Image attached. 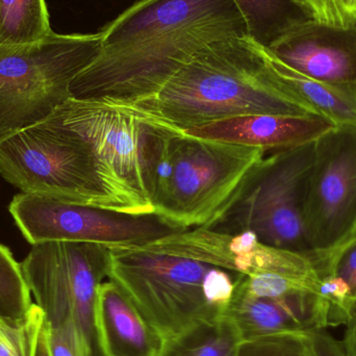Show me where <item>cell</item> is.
<instances>
[{
    "label": "cell",
    "instance_id": "obj_1",
    "mask_svg": "<svg viewBox=\"0 0 356 356\" xmlns=\"http://www.w3.org/2000/svg\"><path fill=\"white\" fill-rule=\"evenodd\" d=\"M100 33L99 56L69 88L75 99L135 104L209 44L248 37L234 0H140Z\"/></svg>",
    "mask_w": 356,
    "mask_h": 356
},
{
    "label": "cell",
    "instance_id": "obj_2",
    "mask_svg": "<svg viewBox=\"0 0 356 356\" xmlns=\"http://www.w3.org/2000/svg\"><path fill=\"white\" fill-rule=\"evenodd\" d=\"M118 106L179 131L244 115H316L286 92L265 47L248 37L209 44L158 93Z\"/></svg>",
    "mask_w": 356,
    "mask_h": 356
},
{
    "label": "cell",
    "instance_id": "obj_3",
    "mask_svg": "<svg viewBox=\"0 0 356 356\" xmlns=\"http://www.w3.org/2000/svg\"><path fill=\"white\" fill-rule=\"evenodd\" d=\"M243 275L145 246L108 247V280L164 340L223 317Z\"/></svg>",
    "mask_w": 356,
    "mask_h": 356
},
{
    "label": "cell",
    "instance_id": "obj_4",
    "mask_svg": "<svg viewBox=\"0 0 356 356\" xmlns=\"http://www.w3.org/2000/svg\"><path fill=\"white\" fill-rule=\"evenodd\" d=\"M0 175L22 193L114 211L66 102L43 120L0 141Z\"/></svg>",
    "mask_w": 356,
    "mask_h": 356
},
{
    "label": "cell",
    "instance_id": "obj_5",
    "mask_svg": "<svg viewBox=\"0 0 356 356\" xmlns=\"http://www.w3.org/2000/svg\"><path fill=\"white\" fill-rule=\"evenodd\" d=\"M102 35L52 31L22 46H0V141L49 116L71 97L73 79L99 56Z\"/></svg>",
    "mask_w": 356,
    "mask_h": 356
},
{
    "label": "cell",
    "instance_id": "obj_6",
    "mask_svg": "<svg viewBox=\"0 0 356 356\" xmlns=\"http://www.w3.org/2000/svg\"><path fill=\"white\" fill-rule=\"evenodd\" d=\"M267 150L175 131L168 192L154 213L180 229L211 228L240 196Z\"/></svg>",
    "mask_w": 356,
    "mask_h": 356
},
{
    "label": "cell",
    "instance_id": "obj_7",
    "mask_svg": "<svg viewBox=\"0 0 356 356\" xmlns=\"http://www.w3.org/2000/svg\"><path fill=\"white\" fill-rule=\"evenodd\" d=\"M23 276L48 328H73L87 356H106L96 325L98 289L108 278V247L51 241L33 245Z\"/></svg>",
    "mask_w": 356,
    "mask_h": 356
},
{
    "label": "cell",
    "instance_id": "obj_8",
    "mask_svg": "<svg viewBox=\"0 0 356 356\" xmlns=\"http://www.w3.org/2000/svg\"><path fill=\"white\" fill-rule=\"evenodd\" d=\"M315 142L272 152L257 165L240 196L211 229L254 232L259 242L290 250H312L305 211Z\"/></svg>",
    "mask_w": 356,
    "mask_h": 356
},
{
    "label": "cell",
    "instance_id": "obj_9",
    "mask_svg": "<svg viewBox=\"0 0 356 356\" xmlns=\"http://www.w3.org/2000/svg\"><path fill=\"white\" fill-rule=\"evenodd\" d=\"M10 213L31 245L51 241L140 247L184 232L156 213L134 215L54 195L21 193Z\"/></svg>",
    "mask_w": 356,
    "mask_h": 356
},
{
    "label": "cell",
    "instance_id": "obj_10",
    "mask_svg": "<svg viewBox=\"0 0 356 356\" xmlns=\"http://www.w3.org/2000/svg\"><path fill=\"white\" fill-rule=\"evenodd\" d=\"M67 108L87 141L114 211L154 213L141 166L142 121L124 106L70 97Z\"/></svg>",
    "mask_w": 356,
    "mask_h": 356
},
{
    "label": "cell",
    "instance_id": "obj_11",
    "mask_svg": "<svg viewBox=\"0 0 356 356\" xmlns=\"http://www.w3.org/2000/svg\"><path fill=\"white\" fill-rule=\"evenodd\" d=\"M314 152L305 234L312 249L336 250L356 232V125H337Z\"/></svg>",
    "mask_w": 356,
    "mask_h": 356
},
{
    "label": "cell",
    "instance_id": "obj_12",
    "mask_svg": "<svg viewBox=\"0 0 356 356\" xmlns=\"http://www.w3.org/2000/svg\"><path fill=\"white\" fill-rule=\"evenodd\" d=\"M268 50L316 81L356 88V29H340L309 19L293 27Z\"/></svg>",
    "mask_w": 356,
    "mask_h": 356
},
{
    "label": "cell",
    "instance_id": "obj_13",
    "mask_svg": "<svg viewBox=\"0 0 356 356\" xmlns=\"http://www.w3.org/2000/svg\"><path fill=\"white\" fill-rule=\"evenodd\" d=\"M225 316L234 322L243 340L275 334H307L332 326L330 305L320 295L257 297L245 292L240 282Z\"/></svg>",
    "mask_w": 356,
    "mask_h": 356
},
{
    "label": "cell",
    "instance_id": "obj_14",
    "mask_svg": "<svg viewBox=\"0 0 356 356\" xmlns=\"http://www.w3.org/2000/svg\"><path fill=\"white\" fill-rule=\"evenodd\" d=\"M337 127L328 119L312 116L244 115L182 131L198 139L261 147L268 152L313 143Z\"/></svg>",
    "mask_w": 356,
    "mask_h": 356
},
{
    "label": "cell",
    "instance_id": "obj_15",
    "mask_svg": "<svg viewBox=\"0 0 356 356\" xmlns=\"http://www.w3.org/2000/svg\"><path fill=\"white\" fill-rule=\"evenodd\" d=\"M96 325L106 356H158L163 337L112 280L98 289Z\"/></svg>",
    "mask_w": 356,
    "mask_h": 356
},
{
    "label": "cell",
    "instance_id": "obj_16",
    "mask_svg": "<svg viewBox=\"0 0 356 356\" xmlns=\"http://www.w3.org/2000/svg\"><path fill=\"white\" fill-rule=\"evenodd\" d=\"M243 341L234 322L224 315L165 339L158 356H238Z\"/></svg>",
    "mask_w": 356,
    "mask_h": 356
},
{
    "label": "cell",
    "instance_id": "obj_17",
    "mask_svg": "<svg viewBox=\"0 0 356 356\" xmlns=\"http://www.w3.org/2000/svg\"><path fill=\"white\" fill-rule=\"evenodd\" d=\"M246 24L249 39L269 48L290 29L309 20L297 0H234Z\"/></svg>",
    "mask_w": 356,
    "mask_h": 356
},
{
    "label": "cell",
    "instance_id": "obj_18",
    "mask_svg": "<svg viewBox=\"0 0 356 356\" xmlns=\"http://www.w3.org/2000/svg\"><path fill=\"white\" fill-rule=\"evenodd\" d=\"M138 118L142 121V175L156 211L166 197L172 177V142L177 129L156 121Z\"/></svg>",
    "mask_w": 356,
    "mask_h": 356
},
{
    "label": "cell",
    "instance_id": "obj_19",
    "mask_svg": "<svg viewBox=\"0 0 356 356\" xmlns=\"http://www.w3.org/2000/svg\"><path fill=\"white\" fill-rule=\"evenodd\" d=\"M52 31L45 0H0V46L37 43Z\"/></svg>",
    "mask_w": 356,
    "mask_h": 356
},
{
    "label": "cell",
    "instance_id": "obj_20",
    "mask_svg": "<svg viewBox=\"0 0 356 356\" xmlns=\"http://www.w3.org/2000/svg\"><path fill=\"white\" fill-rule=\"evenodd\" d=\"M33 305L21 264L15 259L10 248L0 243V317L21 319Z\"/></svg>",
    "mask_w": 356,
    "mask_h": 356
},
{
    "label": "cell",
    "instance_id": "obj_21",
    "mask_svg": "<svg viewBox=\"0 0 356 356\" xmlns=\"http://www.w3.org/2000/svg\"><path fill=\"white\" fill-rule=\"evenodd\" d=\"M44 323L45 316L35 303L21 319L0 317V356H35Z\"/></svg>",
    "mask_w": 356,
    "mask_h": 356
},
{
    "label": "cell",
    "instance_id": "obj_22",
    "mask_svg": "<svg viewBox=\"0 0 356 356\" xmlns=\"http://www.w3.org/2000/svg\"><path fill=\"white\" fill-rule=\"evenodd\" d=\"M238 356H313L305 334H275L244 340Z\"/></svg>",
    "mask_w": 356,
    "mask_h": 356
},
{
    "label": "cell",
    "instance_id": "obj_23",
    "mask_svg": "<svg viewBox=\"0 0 356 356\" xmlns=\"http://www.w3.org/2000/svg\"><path fill=\"white\" fill-rule=\"evenodd\" d=\"M312 20L340 29H356V0H297Z\"/></svg>",
    "mask_w": 356,
    "mask_h": 356
},
{
    "label": "cell",
    "instance_id": "obj_24",
    "mask_svg": "<svg viewBox=\"0 0 356 356\" xmlns=\"http://www.w3.org/2000/svg\"><path fill=\"white\" fill-rule=\"evenodd\" d=\"M330 255L332 273L345 282L356 305V232L342 246L330 251Z\"/></svg>",
    "mask_w": 356,
    "mask_h": 356
},
{
    "label": "cell",
    "instance_id": "obj_25",
    "mask_svg": "<svg viewBox=\"0 0 356 356\" xmlns=\"http://www.w3.org/2000/svg\"><path fill=\"white\" fill-rule=\"evenodd\" d=\"M46 338L50 356H87L79 334L73 328H48Z\"/></svg>",
    "mask_w": 356,
    "mask_h": 356
},
{
    "label": "cell",
    "instance_id": "obj_26",
    "mask_svg": "<svg viewBox=\"0 0 356 356\" xmlns=\"http://www.w3.org/2000/svg\"><path fill=\"white\" fill-rule=\"evenodd\" d=\"M305 337L313 356H347L342 343L324 330L307 332Z\"/></svg>",
    "mask_w": 356,
    "mask_h": 356
},
{
    "label": "cell",
    "instance_id": "obj_27",
    "mask_svg": "<svg viewBox=\"0 0 356 356\" xmlns=\"http://www.w3.org/2000/svg\"><path fill=\"white\" fill-rule=\"evenodd\" d=\"M343 348L347 356H356V307L346 324Z\"/></svg>",
    "mask_w": 356,
    "mask_h": 356
},
{
    "label": "cell",
    "instance_id": "obj_28",
    "mask_svg": "<svg viewBox=\"0 0 356 356\" xmlns=\"http://www.w3.org/2000/svg\"><path fill=\"white\" fill-rule=\"evenodd\" d=\"M35 356H50L49 349H48L47 338H46L45 323H44L43 328H42L41 336H40L39 343H38Z\"/></svg>",
    "mask_w": 356,
    "mask_h": 356
}]
</instances>
